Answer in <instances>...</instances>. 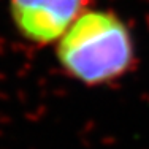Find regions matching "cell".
<instances>
[{
    "label": "cell",
    "instance_id": "obj_1",
    "mask_svg": "<svg viewBox=\"0 0 149 149\" xmlns=\"http://www.w3.org/2000/svg\"><path fill=\"white\" fill-rule=\"evenodd\" d=\"M56 57L70 78L84 86H103L132 70L135 43L118 15L84 10L57 41Z\"/></svg>",
    "mask_w": 149,
    "mask_h": 149
},
{
    "label": "cell",
    "instance_id": "obj_2",
    "mask_svg": "<svg viewBox=\"0 0 149 149\" xmlns=\"http://www.w3.org/2000/svg\"><path fill=\"white\" fill-rule=\"evenodd\" d=\"M84 10L86 0H10L16 30L35 45L59 41Z\"/></svg>",
    "mask_w": 149,
    "mask_h": 149
}]
</instances>
